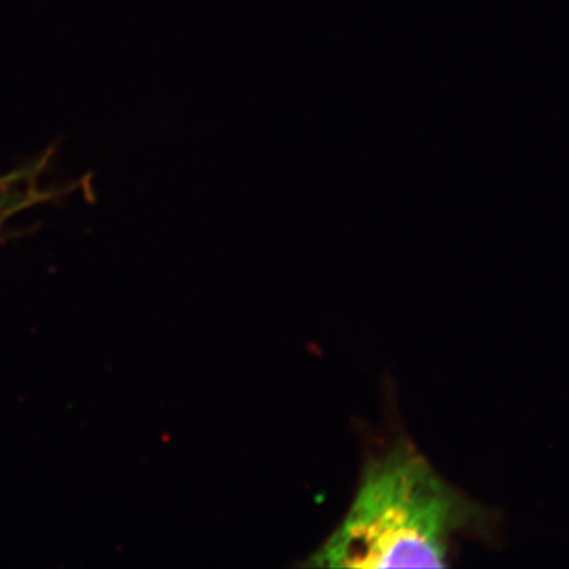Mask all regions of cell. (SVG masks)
Instances as JSON below:
<instances>
[{
	"instance_id": "1",
	"label": "cell",
	"mask_w": 569,
	"mask_h": 569,
	"mask_svg": "<svg viewBox=\"0 0 569 569\" xmlns=\"http://www.w3.org/2000/svg\"><path fill=\"white\" fill-rule=\"evenodd\" d=\"M496 512L452 486L407 438L366 459L353 501L305 561L317 568H445L466 539L492 537Z\"/></svg>"
},
{
	"instance_id": "2",
	"label": "cell",
	"mask_w": 569,
	"mask_h": 569,
	"mask_svg": "<svg viewBox=\"0 0 569 569\" xmlns=\"http://www.w3.org/2000/svg\"><path fill=\"white\" fill-rule=\"evenodd\" d=\"M44 164H47V159H41L31 167L0 174V209L18 204L31 208V206L44 203V201L58 197L61 192H56V190L47 192V190H41L37 183Z\"/></svg>"
},
{
	"instance_id": "3",
	"label": "cell",
	"mask_w": 569,
	"mask_h": 569,
	"mask_svg": "<svg viewBox=\"0 0 569 569\" xmlns=\"http://www.w3.org/2000/svg\"><path fill=\"white\" fill-rule=\"evenodd\" d=\"M26 209H29V206L24 204H18V206H10V208L0 209V239H2L3 231H6L7 223L10 222L11 219H13L17 213H20L22 211H26Z\"/></svg>"
}]
</instances>
